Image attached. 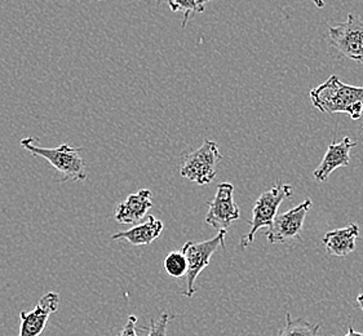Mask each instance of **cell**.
I'll use <instances>...</instances> for the list:
<instances>
[{"instance_id": "obj_5", "label": "cell", "mask_w": 363, "mask_h": 336, "mask_svg": "<svg viewBox=\"0 0 363 336\" xmlns=\"http://www.w3.org/2000/svg\"><path fill=\"white\" fill-rule=\"evenodd\" d=\"M226 230H220L218 235L204 242H186L182 252L188 262V271L185 274L186 290L184 296L191 298L196 293V281L198 276L210 265L211 257L218 247H225Z\"/></svg>"}, {"instance_id": "obj_11", "label": "cell", "mask_w": 363, "mask_h": 336, "mask_svg": "<svg viewBox=\"0 0 363 336\" xmlns=\"http://www.w3.org/2000/svg\"><path fill=\"white\" fill-rule=\"evenodd\" d=\"M153 207V194L149 189L138 190V193L130 194L116 206L114 219L119 224L131 225L145 218L146 213Z\"/></svg>"}, {"instance_id": "obj_10", "label": "cell", "mask_w": 363, "mask_h": 336, "mask_svg": "<svg viewBox=\"0 0 363 336\" xmlns=\"http://www.w3.org/2000/svg\"><path fill=\"white\" fill-rule=\"evenodd\" d=\"M354 147H357L356 141H352L348 136H345L339 142H336L334 140L328 145V149H327L326 154L320 162V166L313 172L314 180L317 183H325L336 168L349 166L350 150Z\"/></svg>"}, {"instance_id": "obj_7", "label": "cell", "mask_w": 363, "mask_h": 336, "mask_svg": "<svg viewBox=\"0 0 363 336\" xmlns=\"http://www.w3.org/2000/svg\"><path fill=\"white\" fill-rule=\"evenodd\" d=\"M312 201L306 199L300 205L284 213H277L272 225L265 233L269 243H287L301 235L306 215L312 208Z\"/></svg>"}, {"instance_id": "obj_15", "label": "cell", "mask_w": 363, "mask_h": 336, "mask_svg": "<svg viewBox=\"0 0 363 336\" xmlns=\"http://www.w3.org/2000/svg\"><path fill=\"white\" fill-rule=\"evenodd\" d=\"M164 271H167L168 276L172 278L185 277L188 271V262L186 257L182 251H172L169 252L163 262Z\"/></svg>"}, {"instance_id": "obj_19", "label": "cell", "mask_w": 363, "mask_h": 336, "mask_svg": "<svg viewBox=\"0 0 363 336\" xmlns=\"http://www.w3.org/2000/svg\"><path fill=\"white\" fill-rule=\"evenodd\" d=\"M345 336H363V332L356 331V330L353 329L352 326H349L348 334Z\"/></svg>"}, {"instance_id": "obj_16", "label": "cell", "mask_w": 363, "mask_h": 336, "mask_svg": "<svg viewBox=\"0 0 363 336\" xmlns=\"http://www.w3.org/2000/svg\"><path fill=\"white\" fill-rule=\"evenodd\" d=\"M168 6L172 12H182V28L186 26L189 21L190 16L194 13H202L204 7L199 6L196 0H168Z\"/></svg>"}, {"instance_id": "obj_3", "label": "cell", "mask_w": 363, "mask_h": 336, "mask_svg": "<svg viewBox=\"0 0 363 336\" xmlns=\"http://www.w3.org/2000/svg\"><path fill=\"white\" fill-rule=\"evenodd\" d=\"M294 190L289 184L278 183L270 189L264 191L256 199L252 208V219L250 220V232L242 235L240 249H246L255 240L256 233L262 228H269L278 213L279 206L287 198L292 197Z\"/></svg>"}, {"instance_id": "obj_2", "label": "cell", "mask_w": 363, "mask_h": 336, "mask_svg": "<svg viewBox=\"0 0 363 336\" xmlns=\"http://www.w3.org/2000/svg\"><path fill=\"white\" fill-rule=\"evenodd\" d=\"M38 139L26 138L21 140V147L35 157L50 162L52 167L62 176V181H84L87 179L86 164L80 155L79 147L62 144L57 147H42L37 145Z\"/></svg>"}, {"instance_id": "obj_20", "label": "cell", "mask_w": 363, "mask_h": 336, "mask_svg": "<svg viewBox=\"0 0 363 336\" xmlns=\"http://www.w3.org/2000/svg\"><path fill=\"white\" fill-rule=\"evenodd\" d=\"M357 303H358V306H359L361 310L363 312V293H359V295L357 296Z\"/></svg>"}, {"instance_id": "obj_18", "label": "cell", "mask_w": 363, "mask_h": 336, "mask_svg": "<svg viewBox=\"0 0 363 336\" xmlns=\"http://www.w3.org/2000/svg\"><path fill=\"white\" fill-rule=\"evenodd\" d=\"M136 323H138V318L135 315H130L123 326V329L118 334V336H138Z\"/></svg>"}, {"instance_id": "obj_8", "label": "cell", "mask_w": 363, "mask_h": 336, "mask_svg": "<svg viewBox=\"0 0 363 336\" xmlns=\"http://www.w3.org/2000/svg\"><path fill=\"white\" fill-rule=\"evenodd\" d=\"M233 193V184L221 183L218 185L215 197L207 202L208 211L206 213V223L210 227L228 232L233 223L240 219V207L234 202Z\"/></svg>"}, {"instance_id": "obj_12", "label": "cell", "mask_w": 363, "mask_h": 336, "mask_svg": "<svg viewBox=\"0 0 363 336\" xmlns=\"http://www.w3.org/2000/svg\"><path fill=\"white\" fill-rule=\"evenodd\" d=\"M359 237V227L357 224H349L348 227L327 232L322 243L326 247L327 254L345 257L356 250L357 238Z\"/></svg>"}, {"instance_id": "obj_1", "label": "cell", "mask_w": 363, "mask_h": 336, "mask_svg": "<svg viewBox=\"0 0 363 336\" xmlns=\"http://www.w3.org/2000/svg\"><path fill=\"white\" fill-rule=\"evenodd\" d=\"M311 99L314 108L322 113L348 114L354 121L362 117L363 87L348 86L336 75L312 89Z\"/></svg>"}, {"instance_id": "obj_23", "label": "cell", "mask_w": 363, "mask_h": 336, "mask_svg": "<svg viewBox=\"0 0 363 336\" xmlns=\"http://www.w3.org/2000/svg\"><path fill=\"white\" fill-rule=\"evenodd\" d=\"M362 132H363V127H362Z\"/></svg>"}, {"instance_id": "obj_17", "label": "cell", "mask_w": 363, "mask_h": 336, "mask_svg": "<svg viewBox=\"0 0 363 336\" xmlns=\"http://www.w3.org/2000/svg\"><path fill=\"white\" fill-rule=\"evenodd\" d=\"M171 318L174 317H171L167 312H163L158 321L152 320L147 336H167L168 325L171 322Z\"/></svg>"}, {"instance_id": "obj_4", "label": "cell", "mask_w": 363, "mask_h": 336, "mask_svg": "<svg viewBox=\"0 0 363 336\" xmlns=\"http://www.w3.org/2000/svg\"><path fill=\"white\" fill-rule=\"evenodd\" d=\"M223 161L218 144L206 140L194 152L185 154L180 166V175L198 185L212 183L218 174V164Z\"/></svg>"}, {"instance_id": "obj_14", "label": "cell", "mask_w": 363, "mask_h": 336, "mask_svg": "<svg viewBox=\"0 0 363 336\" xmlns=\"http://www.w3.org/2000/svg\"><path fill=\"white\" fill-rule=\"evenodd\" d=\"M320 326L318 323H311L304 318L294 320L290 312L286 315V325L276 336H318Z\"/></svg>"}, {"instance_id": "obj_6", "label": "cell", "mask_w": 363, "mask_h": 336, "mask_svg": "<svg viewBox=\"0 0 363 336\" xmlns=\"http://www.w3.org/2000/svg\"><path fill=\"white\" fill-rule=\"evenodd\" d=\"M330 45L342 57L363 64V21L349 15L347 21L336 23L328 30Z\"/></svg>"}, {"instance_id": "obj_21", "label": "cell", "mask_w": 363, "mask_h": 336, "mask_svg": "<svg viewBox=\"0 0 363 336\" xmlns=\"http://www.w3.org/2000/svg\"><path fill=\"white\" fill-rule=\"evenodd\" d=\"M312 1L318 8H323V7H325V1H323V0H312Z\"/></svg>"}, {"instance_id": "obj_22", "label": "cell", "mask_w": 363, "mask_h": 336, "mask_svg": "<svg viewBox=\"0 0 363 336\" xmlns=\"http://www.w3.org/2000/svg\"><path fill=\"white\" fill-rule=\"evenodd\" d=\"M210 1H212V0H196V3H198L199 6H202V7H204L206 3H210Z\"/></svg>"}, {"instance_id": "obj_13", "label": "cell", "mask_w": 363, "mask_h": 336, "mask_svg": "<svg viewBox=\"0 0 363 336\" xmlns=\"http://www.w3.org/2000/svg\"><path fill=\"white\" fill-rule=\"evenodd\" d=\"M164 225L160 220L157 219L155 216H149L146 221L135 225V227L119 232V233L113 234L111 240L113 241H124L130 242L132 246H149L154 241H157L160 238V234L163 232Z\"/></svg>"}, {"instance_id": "obj_9", "label": "cell", "mask_w": 363, "mask_h": 336, "mask_svg": "<svg viewBox=\"0 0 363 336\" xmlns=\"http://www.w3.org/2000/svg\"><path fill=\"white\" fill-rule=\"evenodd\" d=\"M60 296L56 293L43 295L37 307L33 310H22L20 313V334L18 336H40L47 326V322L52 313L58 309Z\"/></svg>"}]
</instances>
